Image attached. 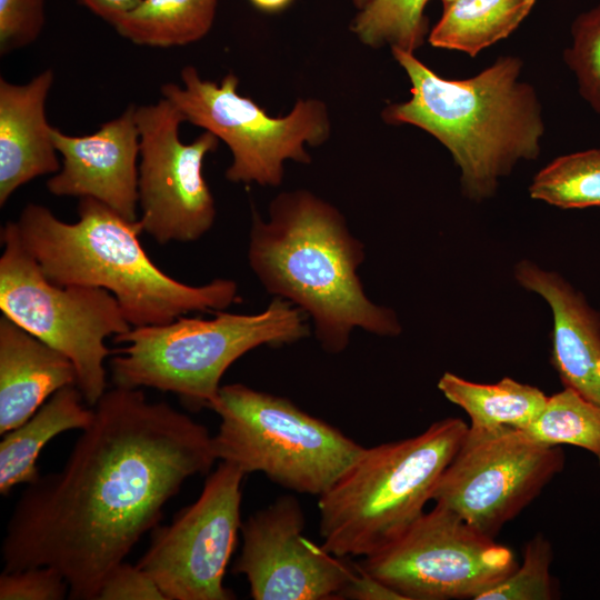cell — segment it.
I'll return each mask as SVG.
<instances>
[{
    "instance_id": "17",
    "label": "cell",
    "mask_w": 600,
    "mask_h": 600,
    "mask_svg": "<svg viewBox=\"0 0 600 600\" xmlns=\"http://www.w3.org/2000/svg\"><path fill=\"white\" fill-rule=\"evenodd\" d=\"M54 74L46 69L23 84L0 78V206L31 180L57 173L58 159L46 101Z\"/></svg>"
},
{
    "instance_id": "33",
    "label": "cell",
    "mask_w": 600,
    "mask_h": 600,
    "mask_svg": "<svg viewBox=\"0 0 600 600\" xmlns=\"http://www.w3.org/2000/svg\"><path fill=\"white\" fill-rule=\"evenodd\" d=\"M254 7L266 12H278L287 8L292 0H250Z\"/></svg>"
},
{
    "instance_id": "11",
    "label": "cell",
    "mask_w": 600,
    "mask_h": 600,
    "mask_svg": "<svg viewBox=\"0 0 600 600\" xmlns=\"http://www.w3.org/2000/svg\"><path fill=\"white\" fill-rule=\"evenodd\" d=\"M559 446H547L524 430L468 427L431 500L480 532L494 538L562 470Z\"/></svg>"
},
{
    "instance_id": "8",
    "label": "cell",
    "mask_w": 600,
    "mask_h": 600,
    "mask_svg": "<svg viewBox=\"0 0 600 600\" xmlns=\"http://www.w3.org/2000/svg\"><path fill=\"white\" fill-rule=\"evenodd\" d=\"M0 310L73 363L77 387L94 407L107 391L106 339L131 329L108 290L59 286L49 280L23 246L16 221L1 229Z\"/></svg>"
},
{
    "instance_id": "26",
    "label": "cell",
    "mask_w": 600,
    "mask_h": 600,
    "mask_svg": "<svg viewBox=\"0 0 600 600\" xmlns=\"http://www.w3.org/2000/svg\"><path fill=\"white\" fill-rule=\"evenodd\" d=\"M552 548L548 539L537 534L524 546L523 562L506 579L477 600H549L554 589L550 574Z\"/></svg>"
},
{
    "instance_id": "25",
    "label": "cell",
    "mask_w": 600,
    "mask_h": 600,
    "mask_svg": "<svg viewBox=\"0 0 600 600\" xmlns=\"http://www.w3.org/2000/svg\"><path fill=\"white\" fill-rule=\"evenodd\" d=\"M429 0H369L352 22V31L366 46L414 52L428 33L424 8Z\"/></svg>"
},
{
    "instance_id": "4",
    "label": "cell",
    "mask_w": 600,
    "mask_h": 600,
    "mask_svg": "<svg viewBox=\"0 0 600 600\" xmlns=\"http://www.w3.org/2000/svg\"><path fill=\"white\" fill-rule=\"evenodd\" d=\"M392 54L411 82V98L388 106L382 118L439 140L459 167L468 198L491 197L518 161L539 156L542 109L533 87L520 80L521 59L503 56L471 78L450 80L413 52L394 48Z\"/></svg>"
},
{
    "instance_id": "19",
    "label": "cell",
    "mask_w": 600,
    "mask_h": 600,
    "mask_svg": "<svg viewBox=\"0 0 600 600\" xmlns=\"http://www.w3.org/2000/svg\"><path fill=\"white\" fill-rule=\"evenodd\" d=\"M93 419L76 384L52 394L28 420L3 433L0 442V493L8 496L18 484L40 478L38 458L44 446L69 430H83Z\"/></svg>"
},
{
    "instance_id": "14",
    "label": "cell",
    "mask_w": 600,
    "mask_h": 600,
    "mask_svg": "<svg viewBox=\"0 0 600 600\" xmlns=\"http://www.w3.org/2000/svg\"><path fill=\"white\" fill-rule=\"evenodd\" d=\"M304 513L293 496H282L241 524L242 547L233 572L243 574L254 600H340L358 573L309 540Z\"/></svg>"
},
{
    "instance_id": "3",
    "label": "cell",
    "mask_w": 600,
    "mask_h": 600,
    "mask_svg": "<svg viewBox=\"0 0 600 600\" xmlns=\"http://www.w3.org/2000/svg\"><path fill=\"white\" fill-rule=\"evenodd\" d=\"M78 221L28 203L16 221L20 239L46 277L59 286L97 287L112 293L133 327L169 323L193 311H222L241 300L236 281L191 286L167 274L140 242L139 219L129 220L92 199L81 198Z\"/></svg>"
},
{
    "instance_id": "18",
    "label": "cell",
    "mask_w": 600,
    "mask_h": 600,
    "mask_svg": "<svg viewBox=\"0 0 600 600\" xmlns=\"http://www.w3.org/2000/svg\"><path fill=\"white\" fill-rule=\"evenodd\" d=\"M77 386L73 363L4 314L0 318V434L28 420L52 394Z\"/></svg>"
},
{
    "instance_id": "34",
    "label": "cell",
    "mask_w": 600,
    "mask_h": 600,
    "mask_svg": "<svg viewBox=\"0 0 600 600\" xmlns=\"http://www.w3.org/2000/svg\"><path fill=\"white\" fill-rule=\"evenodd\" d=\"M353 2V4L359 9L361 10L369 0H351Z\"/></svg>"
},
{
    "instance_id": "31",
    "label": "cell",
    "mask_w": 600,
    "mask_h": 600,
    "mask_svg": "<svg viewBox=\"0 0 600 600\" xmlns=\"http://www.w3.org/2000/svg\"><path fill=\"white\" fill-rule=\"evenodd\" d=\"M341 599L352 600H404V598L388 587L358 564V573L343 589Z\"/></svg>"
},
{
    "instance_id": "10",
    "label": "cell",
    "mask_w": 600,
    "mask_h": 600,
    "mask_svg": "<svg viewBox=\"0 0 600 600\" xmlns=\"http://www.w3.org/2000/svg\"><path fill=\"white\" fill-rule=\"evenodd\" d=\"M361 567L404 600H477L518 567L510 548L436 504Z\"/></svg>"
},
{
    "instance_id": "12",
    "label": "cell",
    "mask_w": 600,
    "mask_h": 600,
    "mask_svg": "<svg viewBox=\"0 0 600 600\" xmlns=\"http://www.w3.org/2000/svg\"><path fill=\"white\" fill-rule=\"evenodd\" d=\"M246 474L220 461L198 499L171 523L152 530L150 546L137 563L166 600H231L224 587L228 563L241 533V484Z\"/></svg>"
},
{
    "instance_id": "28",
    "label": "cell",
    "mask_w": 600,
    "mask_h": 600,
    "mask_svg": "<svg viewBox=\"0 0 600 600\" xmlns=\"http://www.w3.org/2000/svg\"><path fill=\"white\" fill-rule=\"evenodd\" d=\"M69 598V584L52 567H30L2 571L1 600H62Z\"/></svg>"
},
{
    "instance_id": "13",
    "label": "cell",
    "mask_w": 600,
    "mask_h": 600,
    "mask_svg": "<svg viewBox=\"0 0 600 600\" xmlns=\"http://www.w3.org/2000/svg\"><path fill=\"white\" fill-rule=\"evenodd\" d=\"M139 130L138 206L143 231L158 243L192 242L213 226L216 206L203 161L219 139L203 131L180 140L183 114L166 98L136 107Z\"/></svg>"
},
{
    "instance_id": "27",
    "label": "cell",
    "mask_w": 600,
    "mask_h": 600,
    "mask_svg": "<svg viewBox=\"0 0 600 600\" xmlns=\"http://www.w3.org/2000/svg\"><path fill=\"white\" fill-rule=\"evenodd\" d=\"M571 34L564 60L576 74L580 94L600 113V3L574 19Z\"/></svg>"
},
{
    "instance_id": "9",
    "label": "cell",
    "mask_w": 600,
    "mask_h": 600,
    "mask_svg": "<svg viewBox=\"0 0 600 600\" xmlns=\"http://www.w3.org/2000/svg\"><path fill=\"white\" fill-rule=\"evenodd\" d=\"M180 79L181 86H161L162 98L177 107L186 122L213 133L229 147L232 162L226 178L231 182L278 187L284 161L309 163L306 144L320 146L329 138V113L320 100L300 99L287 116L276 118L239 94L233 73L217 83L186 66Z\"/></svg>"
},
{
    "instance_id": "1",
    "label": "cell",
    "mask_w": 600,
    "mask_h": 600,
    "mask_svg": "<svg viewBox=\"0 0 600 600\" xmlns=\"http://www.w3.org/2000/svg\"><path fill=\"white\" fill-rule=\"evenodd\" d=\"M92 408L62 468L26 484L1 544L3 571L52 567L76 600H97L168 501L218 460L206 426L141 388L114 386Z\"/></svg>"
},
{
    "instance_id": "20",
    "label": "cell",
    "mask_w": 600,
    "mask_h": 600,
    "mask_svg": "<svg viewBox=\"0 0 600 600\" xmlns=\"http://www.w3.org/2000/svg\"><path fill=\"white\" fill-rule=\"evenodd\" d=\"M536 0H454L429 32L432 47L476 57L508 38L528 17Z\"/></svg>"
},
{
    "instance_id": "2",
    "label": "cell",
    "mask_w": 600,
    "mask_h": 600,
    "mask_svg": "<svg viewBox=\"0 0 600 600\" xmlns=\"http://www.w3.org/2000/svg\"><path fill=\"white\" fill-rule=\"evenodd\" d=\"M364 247L341 212L307 190L279 193L263 220L252 211L248 244L251 270L273 297L301 309L329 353H340L354 329L396 337V313L372 302L358 269Z\"/></svg>"
},
{
    "instance_id": "35",
    "label": "cell",
    "mask_w": 600,
    "mask_h": 600,
    "mask_svg": "<svg viewBox=\"0 0 600 600\" xmlns=\"http://www.w3.org/2000/svg\"><path fill=\"white\" fill-rule=\"evenodd\" d=\"M440 1L442 2L443 7H446V6L450 4L454 0H440Z\"/></svg>"
},
{
    "instance_id": "6",
    "label": "cell",
    "mask_w": 600,
    "mask_h": 600,
    "mask_svg": "<svg viewBox=\"0 0 600 600\" xmlns=\"http://www.w3.org/2000/svg\"><path fill=\"white\" fill-rule=\"evenodd\" d=\"M307 314L274 297L256 314L218 311L212 319L186 318L133 327L114 337L124 343L110 361L114 386L171 392L193 411L210 409L220 381L240 357L260 346H283L310 334Z\"/></svg>"
},
{
    "instance_id": "7",
    "label": "cell",
    "mask_w": 600,
    "mask_h": 600,
    "mask_svg": "<svg viewBox=\"0 0 600 600\" xmlns=\"http://www.w3.org/2000/svg\"><path fill=\"white\" fill-rule=\"evenodd\" d=\"M211 410L220 417L212 436L219 461L299 493L320 497L364 450L291 400L242 383L221 386Z\"/></svg>"
},
{
    "instance_id": "16",
    "label": "cell",
    "mask_w": 600,
    "mask_h": 600,
    "mask_svg": "<svg viewBox=\"0 0 600 600\" xmlns=\"http://www.w3.org/2000/svg\"><path fill=\"white\" fill-rule=\"evenodd\" d=\"M517 281L540 294L553 314L551 363L563 386L600 406V316L559 274L521 261Z\"/></svg>"
},
{
    "instance_id": "30",
    "label": "cell",
    "mask_w": 600,
    "mask_h": 600,
    "mask_svg": "<svg viewBox=\"0 0 600 600\" xmlns=\"http://www.w3.org/2000/svg\"><path fill=\"white\" fill-rule=\"evenodd\" d=\"M97 600H166V598L143 569L123 561L107 574Z\"/></svg>"
},
{
    "instance_id": "5",
    "label": "cell",
    "mask_w": 600,
    "mask_h": 600,
    "mask_svg": "<svg viewBox=\"0 0 600 600\" xmlns=\"http://www.w3.org/2000/svg\"><path fill=\"white\" fill-rule=\"evenodd\" d=\"M468 427L446 418L414 437L364 448L318 497L321 546L340 558H364L402 534L424 512Z\"/></svg>"
},
{
    "instance_id": "23",
    "label": "cell",
    "mask_w": 600,
    "mask_h": 600,
    "mask_svg": "<svg viewBox=\"0 0 600 600\" xmlns=\"http://www.w3.org/2000/svg\"><path fill=\"white\" fill-rule=\"evenodd\" d=\"M524 431L547 446L570 444L591 452L600 464V406L573 389L548 397L540 414Z\"/></svg>"
},
{
    "instance_id": "24",
    "label": "cell",
    "mask_w": 600,
    "mask_h": 600,
    "mask_svg": "<svg viewBox=\"0 0 600 600\" xmlns=\"http://www.w3.org/2000/svg\"><path fill=\"white\" fill-rule=\"evenodd\" d=\"M529 191L563 209L600 206V149L554 159L536 174Z\"/></svg>"
},
{
    "instance_id": "15",
    "label": "cell",
    "mask_w": 600,
    "mask_h": 600,
    "mask_svg": "<svg viewBox=\"0 0 600 600\" xmlns=\"http://www.w3.org/2000/svg\"><path fill=\"white\" fill-rule=\"evenodd\" d=\"M60 170L47 181L57 197L96 199L124 218L137 220L138 158L140 151L136 106L86 136L52 129Z\"/></svg>"
},
{
    "instance_id": "22",
    "label": "cell",
    "mask_w": 600,
    "mask_h": 600,
    "mask_svg": "<svg viewBox=\"0 0 600 600\" xmlns=\"http://www.w3.org/2000/svg\"><path fill=\"white\" fill-rule=\"evenodd\" d=\"M218 0H142L112 27L127 40L157 48L186 46L211 29Z\"/></svg>"
},
{
    "instance_id": "21",
    "label": "cell",
    "mask_w": 600,
    "mask_h": 600,
    "mask_svg": "<svg viewBox=\"0 0 600 600\" xmlns=\"http://www.w3.org/2000/svg\"><path fill=\"white\" fill-rule=\"evenodd\" d=\"M438 388L450 402L467 412L471 420L469 427L476 429L509 426L524 430L548 400L540 389L511 378L484 384L444 372Z\"/></svg>"
},
{
    "instance_id": "32",
    "label": "cell",
    "mask_w": 600,
    "mask_h": 600,
    "mask_svg": "<svg viewBox=\"0 0 600 600\" xmlns=\"http://www.w3.org/2000/svg\"><path fill=\"white\" fill-rule=\"evenodd\" d=\"M92 13L111 26L116 20L132 11L142 0H78Z\"/></svg>"
},
{
    "instance_id": "29",
    "label": "cell",
    "mask_w": 600,
    "mask_h": 600,
    "mask_svg": "<svg viewBox=\"0 0 600 600\" xmlns=\"http://www.w3.org/2000/svg\"><path fill=\"white\" fill-rule=\"evenodd\" d=\"M44 21V0H0L1 56L36 41Z\"/></svg>"
}]
</instances>
